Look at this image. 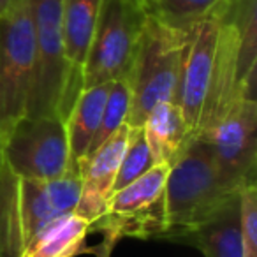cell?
Returning <instances> with one entry per match:
<instances>
[{
  "label": "cell",
  "instance_id": "1",
  "mask_svg": "<svg viewBox=\"0 0 257 257\" xmlns=\"http://www.w3.org/2000/svg\"><path fill=\"white\" fill-rule=\"evenodd\" d=\"M238 192L239 190L229 185L218 173L210 143L199 136H192L168 169V229L162 239L182 241Z\"/></svg>",
  "mask_w": 257,
  "mask_h": 257
},
{
  "label": "cell",
  "instance_id": "2",
  "mask_svg": "<svg viewBox=\"0 0 257 257\" xmlns=\"http://www.w3.org/2000/svg\"><path fill=\"white\" fill-rule=\"evenodd\" d=\"M187 30L168 27L148 16L127 79L131 106L125 123L143 127L148 113L161 102H175L180 83Z\"/></svg>",
  "mask_w": 257,
  "mask_h": 257
},
{
  "label": "cell",
  "instance_id": "3",
  "mask_svg": "<svg viewBox=\"0 0 257 257\" xmlns=\"http://www.w3.org/2000/svg\"><path fill=\"white\" fill-rule=\"evenodd\" d=\"M34 25V76L25 116L71 113L69 69L62 32V0H27Z\"/></svg>",
  "mask_w": 257,
  "mask_h": 257
},
{
  "label": "cell",
  "instance_id": "4",
  "mask_svg": "<svg viewBox=\"0 0 257 257\" xmlns=\"http://www.w3.org/2000/svg\"><path fill=\"white\" fill-rule=\"evenodd\" d=\"M168 166L157 164L143 176L116 190L107 203L106 213L92 224V231L104 234L99 257H109L120 238L162 239L166 220V178Z\"/></svg>",
  "mask_w": 257,
  "mask_h": 257
},
{
  "label": "cell",
  "instance_id": "5",
  "mask_svg": "<svg viewBox=\"0 0 257 257\" xmlns=\"http://www.w3.org/2000/svg\"><path fill=\"white\" fill-rule=\"evenodd\" d=\"M148 13L141 0H100L95 32L83 67V88L127 76Z\"/></svg>",
  "mask_w": 257,
  "mask_h": 257
},
{
  "label": "cell",
  "instance_id": "6",
  "mask_svg": "<svg viewBox=\"0 0 257 257\" xmlns=\"http://www.w3.org/2000/svg\"><path fill=\"white\" fill-rule=\"evenodd\" d=\"M4 164L18 178L51 180L76 169L65 121L58 116H23L4 134Z\"/></svg>",
  "mask_w": 257,
  "mask_h": 257
},
{
  "label": "cell",
  "instance_id": "7",
  "mask_svg": "<svg viewBox=\"0 0 257 257\" xmlns=\"http://www.w3.org/2000/svg\"><path fill=\"white\" fill-rule=\"evenodd\" d=\"M34 76V25L29 2L0 16V123L2 133L27 114Z\"/></svg>",
  "mask_w": 257,
  "mask_h": 257
},
{
  "label": "cell",
  "instance_id": "8",
  "mask_svg": "<svg viewBox=\"0 0 257 257\" xmlns=\"http://www.w3.org/2000/svg\"><path fill=\"white\" fill-rule=\"evenodd\" d=\"M255 93L241 92L229 104L213 127L199 136L210 143L222 178L238 190L246 183H255Z\"/></svg>",
  "mask_w": 257,
  "mask_h": 257
},
{
  "label": "cell",
  "instance_id": "9",
  "mask_svg": "<svg viewBox=\"0 0 257 257\" xmlns=\"http://www.w3.org/2000/svg\"><path fill=\"white\" fill-rule=\"evenodd\" d=\"M229 2L220 11L206 16L187 30V44L175 104L182 109L183 118L189 123L192 134H196L199 127L201 113H203L211 74H213L222 18L227 11Z\"/></svg>",
  "mask_w": 257,
  "mask_h": 257
},
{
  "label": "cell",
  "instance_id": "10",
  "mask_svg": "<svg viewBox=\"0 0 257 257\" xmlns=\"http://www.w3.org/2000/svg\"><path fill=\"white\" fill-rule=\"evenodd\" d=\"M81 194L78 169L51 180L18 178V204L23 250L46 225L76 210Z\"/></svg>",
  "mask_w": 257,
  "mask_h": 257
},
{
  "label": "cell",
  "instance_id": "11",
  "mask_svg": "<svg viewBox=\"0 0 257 257\" xmlns=\"http://www.w3.org/2000/svg\"><path fill=\"white\" fill-rule=\"evenodd\" d=\"M128 131V125L123 123L90 157L81 159L76 164L81 178V194L74 213L86 218L90 224L106 213L107 203L114 192L118 168L127 148Z\"/></svg>",
  "mask_w": 257,
  "mask_h": 257
},
{
  "label": "cell",
  "instance_id": "12",
  "mask_svg": "<svg viewBox=\"0 0 257 257\" xmlns=\"http://www.w3.org/2000/svg\"><path fill=\"white\" fill-rule=\"evenodd\" d=\"M100 0H62V32L69 69L71 109L83 90V67L95 32Z\"/></svg>",
  "mask_w": 257,
  "mask_h": 257
},
{
  "label": "cell",
  "instance_id": "13",
  "mask_svg": "<svg viewBox=\"0 0 257 257\" xmlns=\"http://www.w3.org/2000/svg\"><path fill=\"white\" fill-rule=\"evenodd\" d=\"M182 241L197 246L204 257H241L239 192L201 222Z\"/></svg>",
  "mask_w": 257,
  "mask_h": 257
},
{
  "label": "cell",
  "instance_id": "14",
  "mask_svg": "<svg viewBox=\"0 0 257 257\" xmlns=\"http://www.w3.org/2000/svg\"><path fill=\"white\" fill-rule=\"evenodd\" d=\"M143 134L154 164L168 168L194 136L182 109L175 102L157 104L145 120Z\"/></svg>",
  "mask_w": 257,
  "mask_h": 257
},
{
  "label": "cell",
  "instance_id": "15",
  "mask_svg": "<svg viewBox=\"0 0 257 257\" xmlns=\"http://www.w3.org/2000/svg\"><path fill=\"white\" fill-rule=\"evenodd\" d=\"M109 86L111 83H102V85L83 88L69 116L65 118V133H67L71 162L76 169H78L76 164L79 159L85 157L97 128H99Z\"/></svg>",
  "mask_w": 257,
  "mask_h": 257
},
{
  "label": "cell",
  "instance_id": "16",
  "mask_svg": "<svg viewBox=\"0 0 257 257\" xmlns=\"http://www.w3.org/2000/svg\"><path fill=\"white\" fill-rule=\"evenodd\" d=\"M88 232H92V224L72 211L46 225L25 246L22 257H78L90 252L85 245Z\"/></svg>",
  "mask_w": 257,
  "mask_h": 257
},
{
  "label": "cell",
  "instance_id": "17",
  "mask_svg": "<svg viewBox=\"0 0 257 257\" xmlns=\"http://www.w3.org/2000/svg\"><path fill=\"white\" fill-rule=\"evenodd\" d=\"M23 236L18 204V176L4 164L0 171V257H22Z\"/></svg>",
  "mask_w": 257,
  "mask_h": 257
},
{
  "label": "cell",
  "instance_id": "18",
  "mask_svg": "<svg viewBox=\"0 0 257 257\" xmlns=\"http://www.w3.org/2000/svg\"><path fill=\"white\" fill-rule=\"evenodd\" d=\"M229 0H141L148 16L178 30H189L201 20L220 11Z\"/></svg>",
  "mask_w": 257,
  "mask_h": 257
},
{
  "label": "cell",
  "instance_id": "19",
  "mask_svg": "<svg viewBox=\"0 0 257 257\" xmlns=\"http://www.w3.org/2000/svg\"><path fill=\"white\" fill-rule=\"evenodd\" d=\"M128 106H131V90H128L127 79L121 78V79H114V81H111L99 128H97L95 136H93V141L90 143L85 157H90V155H92L93 152H95L97 148H99L100 145L107 140V138L113 136L118 128L127 121ZM79 161H81V159H79Z\"/></svg>",
  "mask_w": 257,
  "mask_h": 257
},
{
  "label": "cell",
  "instance_id": "20",
  "mask_svg": "<svg viewBox=\"0 0 257 257\" xmlns=\"http://www.w3.org/2000/svg\"><path fill=\"white\" fill-rule=\"evenodd\" d=\"M154 166H155L154 159H152L148 145H147V141H145L143 127L131 128V131H128L127 148H125L120 168H118L116 180H114V192L123 189L125 185H128L131 182L138 180L140 176H143L145 173L154 168Z\"/></svg>",
  "mask_w": 257,
  "mask_h": 257
},
{
  "label": "cell",
  "instance_id": "21",
  "mask_svg": "<svg viewBox=\"0 0 257 257\" xmlns=\"http://www.w3.org/2000/svg\"><path fill=\"white\" fill-rule=\"evenodd\" d=\"M241 257H257V187L246 183L239 189Z\"/></svg>",
  "mask_w": 257,
  "mask_h": 257
},
{
  "label": "cell",
  "instance_id": "22",
  "mask_svg": "<svg viewBox=\"0 0 257 257\" xmlns=\"http://www.w3.org/2000/svg\"><path fill=\"white\" fill-rule=\"evenodd\" d=\"M20 0H0V16H4L6 13H9Z\"/></svg>",
  "mask_w": 257,
  "mask_h": 257
},
{
  "label": "cell",
  "instance_id": "23",
  "mask_svg": "<svg viewBox=\"0 0 257 257\" xmlns=\"http://www.w3.org/2000/svg\"><path fill=\"white\" fill-rule=\"evenodd\" d=\"M2 145H4V133H2V123H0V171L4 168V155H2Z\"/></svg>",
  "mask_w": 257,
  "mask_h": 257
}]
</instances>
